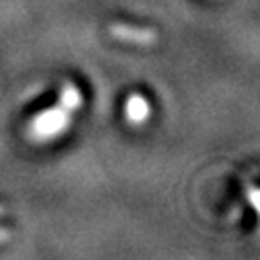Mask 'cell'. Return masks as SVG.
Masks as SVG:
<instances>
[{"mask_svg": "<svg viewBox=\"0 0 260 260\" xmlns=\"http://www.w3.org/2000/svg\"><path fill=\"white\" fill-rule=\"evenodd\" d=\"M70 121H72V113L61 109L59 105L51 109H43L29 123V138L37 144L51 142L66 132L70 127Z\"/></svg>", "mask_w": 260, "mask_h": 260, "instance_id": "cell-1", "label": "cell"}, {"mask_svg": "<svg viewBox=\"0 0 260 260\" xmlns=\"http://www.w3.org/2000/svg\"><path fill=\"white\" fill-rule=\"evenodd\" d=\"M111 37L123 43H134V45H152L156 43L158 35L150 27H138V25H129V23H113L109 27Z\"/></svg>", "mask_w": 260, "mask_h": 260, "instance_id": "cell-2", "label": "cell"}, {"mask_svg": "<svg viewBox=\"0 0 260 260\" xmlns=\"http://www.w3.org/2000/svg\"><path fill=\"white\" fill-rule=\"evenodd\" d=\"M123 115H125V121L127 123L140 127V125H144V123L150 121V117H152V105H150V101L144 94L134 92V94L127 96V101L123 105Z\"/></svg>", "mask_w": 260, "mask_h": 260, "instance_id": "cell-3", "label": "cell"}, {"mask_svg": "<svg viewBox=\"0 0 260 260\" xmlns=\"http://www.w3.org/2000/svg\"><path fill=\"white\" fill-rule=\"evenodd\" d=\"M57 101H59V107L66 109L68 113H74V111H78V109L84 105V96H82L80 88H78L74 82L61 84L59 94H57Z\"/></svg>", "mask_w": 260, "mask_h": 260, "instance_id": "cell-4", "label": "cell"}, {"mask_svg": "<svg viewBox=\"0 0 260 260\" xmlns=\"http://www.w3.org/2000/svg\"><path fill=\"white\" fill-rule=\"evenodd\" d=\"M248 199H250V203H252V209L258 211V188H256V186H250V188H248Z\"/></svg>", "mask_w": 260, "mask_h": 260, "instance_id": "cell-5", "label": "cell"}, {"mask_svg": "<svg viewBox=\"0 0 260 260\" xmlns=\"http://www.w3.org/2000/svg\"><path fill=\"white\" fill-rule=\"evenodd\" d=\"M9 240H11V230L0 225V244H5V242H9Z\"/></svg>", "mask_w": 260, "mask_h": 260, "instance_id": "cell-6", "label": "cell"}, {"mask_svg": "<svg viewBox=\"0 0 260 260\" xmlns=\"http://www.w3.org/2000/svg\"><path fill=\"white\" fill-rule=\"evenodd\" d=\"M9 211H7V207L5 205H0V217H3V215H7Z\"/></svg>", "mask_w": 260, "mask_h": 260, "instance_id": "cell-7", "label": "cell"}]
</instances>
